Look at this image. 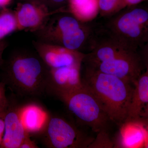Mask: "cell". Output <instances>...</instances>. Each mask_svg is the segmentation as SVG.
<instances>
[{"label":"cell","mask_w":148,"mask_h":148,"mask_svg":"<svg viewBox=\"0 0 148 148\" xmlns=\"http://www.w3.org/2000/svg\"><path fill=\"white\" fill-rule=\"evenodd\" d=\"M20 116L24 128L29 135L42 132L49 116L41 107L31 104L21 107Z\"/></svg>","instance_id":"5bb4252c"},{"label":"cell","mask_w":148,"mask_h":148,"mask_svg":"<svg viewBox=\"0 0 148 148\" xmlns=\"http://www.w3.org/2000/svg\"><path fill=\"white\" fill-rule=\"evenodd\" d=\"M21 107L14 100H9L5 110V131L1 148H19L25 138L29 135L21 121Z\"/></svg>","instance_id":"9c48e42d"},{"label":"cell","mask_w":148,"mask_h":148,"mask_svg":"<svg viewBox=\"0 0 148 148\" xmlns=\"http://www.w3.org/2000/svg\"><path fill=\"white\" fill-rule=\"evenodd\" d=\"M11 0H0V8H5L10 4Z\"/></svg>","instance_id":"d4e9b609"},{"label":"cell","mask_w":148,"mask_h":148,"mask_svg":"<svg viewBox=\"0 0 148 148\" xmlns=\"http://www.w3.org/2000/svg\"><path fill=\"white\" fill-rule=\"evenodd\" d=\"M81 66L49 69L48 90L56 95L75 91L84 86L81 77Z\"/></svg>","instance_id":"8fae6325"},{"label":"cell","mask_w":148,"mask_h":148,"mask_svg":"<svg viewBox=\"0 0 148 148\" xmlns=\"http://www.w3.org/2000/svg\"><path fill=\"white\" fill-rule=\"evenodd\" d=\"M5 110L0 112V148L5 131L4 112Z\"/></svg>","instance_id":"7402d4cb"},{"label":"cell","mask_w":148,"mask_h":148,"mask_svg":"<svg viewBox=\"0 0 148 148\" xmlns=\"http://www.w3.org/2000/svg\"><path fill=\"white\" fill-rule=\"evenodd\" d=\"M26 1L35 2L46 6L49 9L56 8L60 6L69 0H26Z\"/></svg>","instance_id":"ac0fdd59"},{"label":"cell","mask_w":148,"mask_h":148,"mask_svg":"<svg viewBox=\"0 0 148 148\" xmlns=\"http://www.w3.org/2000/svg\"><path fill=\"white\" fill-rule=\"evenodd\" d=\"M18 30L14 13L5 9L0 13V40Z\"/></svg>","instance_id":"2e32d148"},{"label":"cell","mask_w":148,"mask_h":148,"mask_svg":"<svg viewBox=\"0 0 148 148\" xmlns=\"http://www.w3.org/2000/svg\"><path fill=\"white\" fill-rule=\"evenodd\" d=\"M145 71L141 74L134 85L132 101L125 122L139 119L143 108L148 104V65L145 66Z\"/></svg>","instance_id":"4fadbf2b"},{"label":"cell","mask_w":148,"mask_h":148,"mask_svg":"<svg viewBox=\"0 0 148 148\" xmlns=\"http://www.w3.org/2000/svg\"><path fill=\"white\" fill-rule=\"evenodd\" d=\"M37 53L49 69L81 66L85 54L61 46L40 41L35 45Z\"/></svg>","instance_id":"ba28073f"},{"label":"cell","mask_w":148,"mask_h":148,"mask_svg":"<svg viewBox=\"0 0 148 148\" xmlns=\"http://www.w3.org/2000/svg\"><path fill=\"white\" fill-rule=\"evenodd\" d=\"M121 126L118 147H144L147 137V131L141 121H126Z\"/></svg>","instance_id":"7c38bea8"},{"label":"cell","mask_w":148,"mask_h":148,"mask_svg":"<svg viewBox=\"0 0 148 148\" xmlns=\"http://www.w3.org/2000/svg\"><path fill=\"white\" fill-rule=\"evenodd\" d=\"M139 120L141 121L144 123V124L145 125L146 128H147V140H146L144 148H148V122L145 121H143L140 119H139Z\"/></svg>","instance_id":"484cf974"},{"label":"cell","mask_w":148,"mask_h":148,"mask_svg":"<svg viewBox=\"0 0 148 148\" xmlns=\"http://www.w3.org/2000/svg\"><path fill=\"white\" fill-rule=\"evenodd\" d=\"M82 80L110 120L120 126L123 124L128 116L134 85L86 65Z\"/></svg>","instance_id":"6da1fadb"},{"label":"cell","mask_w":148,"mask_h":148,"mask_svg":"<svg viewBox=\"0 0 148 148\" xmlns=\"http://www.w3.org/2000/svg\"><path fill=\"white\" fill-rule=\"evenodd\" d=\"M138 50V52L145 66L148 65V42Z\"/></svg>","instance_id":"ffe728a7"},{"label":"cell","mask_w":148,"mask_h":148,"mask_svg":"<svg viewBox=\"0 0 148 148\" xmlns=\"http://www.w3.org/2000/svg\"><path fill=\"white\" fill-rule=\"evenodd\" d=\"M107 29L109 34L138 51L148 42V7L136 5L118 13Z\"/></svg>","instance_id":"3957f363"},{"label":"cell","mask_w":148,"mask_h":148,"mask_svg":"<svg viewBox=\"0 0 148 148\" xmlns=\"http://www.w3.org/2000/svg\"><path fill=\"white\" fill-rule=\"evenodd\" d=\"M85 64L99 71L115 76L133 85L145 68L137 51H130L109 61L93 64Z\"/></svg>","instance_id":"52a82bcc"},{"label":"cell","mask_w":148,"mask_h":148,"mask_svg":"<svg viewBox=\"0 0 148 148\" xmlns=\"http://www.w3.org/2000/svg\"><path fill=\"white\" fill-rule=\"evenodd\" d=\"M6 87L4 83L0 82V112L5 110L8 105L9 99L6 95Z\"/></svg>","instance_id":"d6986e66"},{"label":"cell","mask_w":148,"mask_h":148,"mask_svg":"<svg viewBox=\"0 0 148 148\" xmlns=\"http://www.w3.org/2000/svg\"><path fill=\"white\" fill-rule=\"evenodd\" d=\"M46 6L35 2L19 3L14 12L18 30L36 31L42 27L54 12Z\"/></svg>","instance_id":"30bf717a"},{"label":"cell","mask_w":148,"mask_h":148,"mask_svg":"<svg viewBox=\"0 0 148 148\" xmlns=\"http://www.w3.org/2000/svg\"><path fill=\"white\" fill-rule=\"evenodd\" d=\"M139 119L148 122V104L143 108L140 114Z\"/></svg>","instance_id":"cb8c5ba5"},{"label":"cell","mask_w":148,"mask_h":148,"mask_svg":"<svg viewBox=\"0 0 148 148\" xmlns=\"http://www.w3.org/2000/svg\"><path fill=\"white\" fill-rule=\"evenodd\" d=\"M56 96L81 124L97 133L106 131L111 121L97 99L84 85L77 90Z\"/></svg>","instance_id":"277c9868"},{"label":"cell","mask_w":148,"mask_h":148,"mask_svg":"<svg viewBox=\"0 0 148 148\" xmlns=\"http://www.w3.org/2000/svg\"><path fill=\"white\" fill-rule=\"evenodd\" d=\"M123 8L126 7H131L138 5L139 4L148 0H122Z\"/></svg>","instance_id":"603a6c76"},{"label":"cell","mask_w":148,"mask_h":148,"mask_svg":"<svg viewBox=\"0 0 148 148\" xmlns=\"http://www.w3.org/2000/svg\"><path fill=\"white\" fill-rule=\"evenodd\" d=\"M98 6L103 16L116 14L124 9L122 0H98Z\"/></svg>","instance_id":"e0dca14e"},{"label":"cell","mask_w":148,"mask_h":148,"mask_svg":"<svg viewBox=\"0 0 148 148\" xmlns=\"http://www.w3.org/2000/svg\"><path fill=\"white\" fill-rule=\"evenodd\" d=\"M2 51V49L0 48V61H1V58Z\"/></svg>","instance_id":"4316f807"},{"label":"cell","mask_w":148,"mask_h":148,"mask_svg":"<svg viewBox=\"0 0 148 148\" xmlns=\"http://www.w3.org/2000/svg\"><path fill=\"white\" fill-rule=\"evenodd\" d=\"M39 147L34 141L31 140L29 135L27 136L21 144L19 148H38Z\"/></svg>","instance_id":"44dd1931"},{"label":"cell","mask_w":148,"mask_h":148,"mask_svg":"<svg viewBox=\"0 0 148 148\" xmlns=\"http://www.w3.org/2000/svg\"><path fill=\"white\" fill-rule=\"evenodd\" d=\"M82 23L72 15L63 16L47 21L37 31L41 41L79 51L89 35L87 28Z\"/></svg>","instance_id":"5b68a950"},{"label":"cell","mask_w":148,"mask_h":148,"mask_svg":"<svg viewBox=\"0 0 148 148\" xmlns=\"http://www.w3.org/2000/svg\"><path fill=\"white\" fill-rule=\"evenodd\" d=\"M49 78V69L38 55L22 53L8 61L1 81L19 96H40L48 90Z\"/></svg>","instance_id":"7a4b0ae2"},{"label":"cell","mask_w":148,"mask_h":148,"mask_svg":"<svg viewBox=\"0 0 148 148\" xmlns=\"http://www.w3.org/2000/svg\"><path fill=\"white\" fill-rule=\"evenodd\" d=\"M43 133V144L48 148H89L91 138L61 117L49 116Z\"/></svg>","instance_id":"8992f818"},{"label":"cell","mask_w":148,"mask_h":148,"mask_svg":"<svg viewBox=\"0 0 148 148\" xmlns=\"http://www.w3.org/2000/svg\"><path fill=\"white\" fill-rule=\"evenodd\" d=\"M69 12L82 23L92 21L99 12L98 0H69Z\"/></svg>","instance_id":"9a60e30c"}]
</instances>
